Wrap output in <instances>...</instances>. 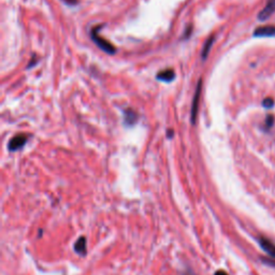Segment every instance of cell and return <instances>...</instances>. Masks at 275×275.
Here are the masks:
<instances>
[{
    "instance_id": "1",
    "label": "cell",
    "mask_w": 275,
    "mask_h": 275,
    "mask_svg": "<svg viewBox=\"0 0 275 275\" xmlns=\"http://www.w3.org/2000/svg\"><path fill=\"white\" fill-rule=\"evenodd\" d=\"M100 27H101V25L98 26V27H94L92 29L91 38L101 50H103L105 53H108V54H110V55H113V54H115V53H116V49H115V47L113 46L112 43H110L109 41H106L105 39L100 37L99 33H98Z\"/></svg>"
},
{
    "instance_id": "12",
    "label": "cell",
    "mask_w": 275,
    "mask_h": 275,
    "mask_svg": "<svg viewBox=\"0 0 275 275\" xmlns=\"http://www.w3.org/2000/svg\"><path fill=\"white\" fill-rule=\"evenodd\" d=\"M264 125H265V128H267V129H270V128L273 127V125H274V116H273V115H268L267 119H265Z\"/></svg>"
},
{
    "instance_id": "4",
    "label": "cell",
    "mask_w": 275,
    "mask_h": 275,
    "mask_svg": "<svg viewBox=\"0 0 275 275\" xmlns=\"http://www.w3.org/2000/svg\"><path fill=\"white\" fill-rule=\"evenodd\" d=\"M27 140H28V137L26 135H23V134L16 135L10 140V142H9L8 148L9 150H11V152H14V150L22 148L26 144Z\"/></svg>"
},
{
    "instance_id": "14",
    "label": "cell",
    "mask_w": 275,
    "mask_h": 275,
    "mask_svg": "<svg viewBox=\"0 0 275 275\" xmlns=\"http://www.w3.org/2000/svg\"><path fill=\"white\" fill-rule=\"evenodd\" d=\"M64 2L68 5H75L77 3V0H64Z\"/></svg>"
},
{
    "instance_id": "13",
    "label": "cell",
    "mask_w": 275,
    "mask_h": 275,
    "mask_svg": "<svg viewBox=\"0 0 275 275\" xmlns=\"http://www.w3.org/2000/svg\"><path fill=\"white\" fill-rule=\"evenodd\" d=\"M262 261L269 265H275V258H263Z\"/></svg>"
},
{
    "instance_id": "5",
    "label": "cell",
    "mask_w": 275,
    "mask_h": 275,
    "mask_svg": "<svg viewBox=\"0 0 275 275\" xmlns=\"http://www.w3.org/2000/svg\"><path fill=\"white\" fill-rule=\"evenodd\" d=\"M274 12H275V0H268L267 5L264 6V8L258 14V20L261 22L267 21L271 15H273Z\"/></svg>"
},
{
    "instance_id": "8",
    "label": "cell",
    "mask_w": 275,
    "mask_h": 275,
    "mask_svg": "<svg viewBox=\"0 0 275 275\" xmlns=\"http://www.w3.org/2000/svg\"><path fill=\"white\" fill-rule=\"evenodd\" d=\"M138 120V114L131 109H128L125 111V114H124V123L126 124L127 126H134L137 123Z\"/></svg>"
},
{
    "instance_id": "2",
    "label": "cell",
    "mask_w": 275,
    "mask_h": 275,
    "mask_svg": "<svg viewBox=\"0 0 275 275\" xmlns=\"http://www.w3.org/2000/svg\"><path fill=\"white\" fill-rule=\"evenodd\" d=\"M201 88H202V80L200 78L199 82L196 87V93H194L192 103H191V110H190V120L191 124L194 125L196 124L197 120V115H198V110H199V102H200V96H201Z\"/></svg>"
},
{
    "instance_id": "3",
    "label": "cell",
    "mask_w": 275,
    "mask_h": 275,
    "mask_svg": "<svg viewBox=\"0 0 275 275\" xmlns=\"http://www.w3.org/2000/svg\"><path fill=\"white\" fill-rule=\"evenodd\" d=\"M253 35L256 38H273L275 37V26H261V27L255 29Z\"/></svg>"
},
{
    "instance_id": "16",
    "label": "cell",
    "mask_w": 275,
    "mask_h": 275,
    "mask_svg": "<svg viewBox=\"0 0 275 275\" xmlns=\"http://www.w3.org/2000/svg\"><path fill=\"white\" fill-rule=\"evenodd\" d=\"M171 137H173V131L168 130V138H171Z\"/></svg>"
},
{
    "instance_id": "7",
    "label": "cell",
    "mask_w": 275,
    "mask_h": 275,
    "mask_svg": "<svg viewBox=\"0 0 275 275\" xmlns=\"http://www.w3.org/2000/svg\"><path fill=\"white\" fill-rule=\"evenodd\" d=\"M174 78H175V72L172 69H166L164 71H161V72H158L157 74V80L163 82H167V83L172 82Z\"/></svg>"
},
{
    "instance_id": "11",
    "label": "cell",
    "mask_w": 275,
    "mask_h": 275,
    "mask_svg": "<svg viewBox=\"0 0 275 275\" xmlns=\"http://www.w3.org/2000/svg\"><path fill=\"white\" fill-rule=\"evenodd\" d=\"M274 103H275L274 99L270 98V97H267V98L262 101V105H263V108H265V109H272L274 106Z\"/></svg>"
},
{
    "instance_id": "9",
    "label": "cell",
    "mask_w": 275,
    "mask_h": 275,
    "mask_svg": "<svg viewBox=\"0 0 275 275\" xmlns=\"http://www.w3.org/2000/svg\"><path fill=\"white\" fill-rule=\"evenodd\" d=\"M74 250L76 253L84 255L86 252V240L85 238H80L74 245Z\"/></svg>"
},
{
    "instance_id": "15",
    "label": "cell",
    "mask_w": 275,
    "mask_h": 275,
    "mask_svg": "<svg viewBox=\"0 0 275 275\" xmlns=\"http://www.w3.org/2000/svg\"><path fill=\"white\" fill-rule=\"evenodd\" d=\"M215 275H228L225 271H221V270H219V271H217L216 273H215Z\"/></svg>"
},
{
    "instance_id": "10",
    "label": "cell",
    "mask_w": 275,
    "mask_h": 275,
    "mask_svg": "<svg viewBox=\"0 0 275 275\" xmlns=\"http://www.w3.org/2000/svg\"><path fill=\"white\" fill-rule=\"evenodd\" d=\"M213 43H214V37H210L209 40L206 42L205 47H203V50H202V53H201V57H202V60H206L208 58V55L210 53V50L213 46Z\"/></svg>"
},
{
    "instance_id": "6",
    "label": "cell",
    "mask_w": 275,
    "mask_h": 275,
    "mask_svg": "<svg viewBox=\"0 0 275 275\" xmlns=\"http://www.w3.org/2000/svg\"><path fill=\"white\" fill-rule=\"evenodd\" d=\"M258 243L265 253H267L269 256H271L272 258H275V243L274 242H272L267 238L260 237L258 238Z\"/></svg>"
}]
</instances>
